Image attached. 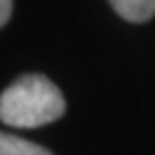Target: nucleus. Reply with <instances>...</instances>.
Returning <instances> with one entry per match:
<instances>
[{
  "mask_svg": "<svg viewBox=\"0 0 155 155\" xmlns=\"http://www.w3.org/2000/svg\"><path fill=\"white\" fill-rule=\"evenodd\" d=\"M11 7H13V0H0V26H5L9 22Z\"/></svg>",
  "mask_w": 155,
  "mask_h": 155,
  "instance_id": "nucleus-4",
  "label": "nucleus"
},
{
  "mask_svg": "<svg viewBox=\"0 0 155 155\" xmlns=\"http://www.w3.org/2000/svg\"><path fill=\"white\" fill-rule=\"evenodd\" d=\"M0 155H52V153L35 142L24 140V138L2 134L0 136Z\"/></svg>",
  "mask_w": 155,
  "mask_h": 155,
  "instance_id": "nucleus-3",
  "label": "nucleus"
},
{
  "mask_svg": "<svg viewBox=\"0 0 155 155\" xmlns=\"http://www.w3.org/2000/svg\"><path fill=\"white\" fill-rule=\"evenodd\" d=\"M108 2L123 19L134 24L147 22L155 15V0H108Z\"/></svg>",
  "mask_w": 155,
  "mask_h": 155,
  "instance_id": "nucleus-2",
  "label": "nucleus"
},
{
  "mask_svg": "<svg viewBox=\"0 0 155 155\" xmlns=\"http://www.w3.org/2000/svg\"><path fill=\"white\" fill-rule=\"evenodd\" d=\"M65 114V99L45 75H22L0 97V119L9 127H41Z\"/></svg>",
  "mask_w": 155,
  "mask_h": 155,
  "instance_id": "nucleus-1",
  "label": "nucleus"
}]
</instances>
